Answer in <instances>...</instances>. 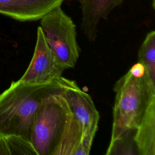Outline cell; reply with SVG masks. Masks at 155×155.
<instances>
[{"instance_id": "7", "label": "cell", "mask_w": 155, "mask_h": 155, "mask_svg": "<svg viewBox=\"0 0 155 155\" xmlns=\"http://www.w3.org/2000/svg\"><path fill=\"white\" fill-rule=\"evenodd\" d=\"M64 0H0V13L19 21L41 19Z\"/></svg>"}, {"instance_id": "4", "label": "cell", "mask_w": 155, "mask_h": 155, "mask_svg": "<svg viewBox=\"0 0 155 155\" xmlns=\"http://www.w3.org/2000/svg\"><path fill=\"white\" fill-rule=\"evenodd\" d=\"M45 39L66 69L74 68L79 57L76 27L71 18L58 5L41 19Z\"/></svg>"}, {"instance_id": "2", "label": "cell", "mask_w": 155, "mask_h": 155, "mask_svg": "<svg viewBox=\"0 0 155 155\" xmlns=\"http://www.w3.org/2000/svg\"><path fill=\"white\" fill-rule=\"evenodd\" d=\"M113 90L116 96L110 140L128 129L137 128L155 100V83L146 72L136 76L129 70L116 82Z\"/></svg>"}, {"instance_id": "10", "label": "cell", "mask_w": 155, "mask_h": 155, "mask_svg": "<svg viewBox=\"0 0 155 155\" xmlns=\"http://www.w3.org/2000/svg\"><path fill=\"white\" fill-rule=\"evenodd\" d=\"M0 155H38L30 142L21 136L0 135Z\"/></svg>"}, {"instance_id": "11", "label": "cell", "mask_w": 155, "mask_h": 155, "mask_svg": "<svg viewBox=\"0 0 155 155\" xmlns=\"http://www.w3.org/2000/svg\"><path fill=\"white\" fill-rule=\"evenodd\" d=\"M137 128L128 129L110 140L106 155H139L135 142Z\"/></svg>"}, {"instance_id": "6", "label": "cell", "mask_w": 155, "mask_h": 155, "mask_svg": "<svg viewBox=\"0 0 155 155\" xmlns=\"http://www.w3.org/2000/svg\"><path fill=\"white\" fill-rule=\"evenodd\" d=\"M62 95L72 116L81 125L84 136L94 139L98 129L100 116L91 96L70 80Z\"/></svg>"}, {"instance_id": "8", "label": "cell", "mask_w": 155, "mask_h": 155, "mask_svg": "<svg viewBox=\"0 0 155 155\" xmlns=\"http://www.w3.org/2000/svg\"><path fill=\"white\" fill-rule=\"evenodd\" d=\"M124 0H79L82 10L81 30L90 42L97 38V27L102 19H106Z\"/></svg>"}, {"instance_id": "12", "label": "cell", "mask_w": 155, "mask_h": 155, "mask_svg": "<svg viewBox=\"0 0 155 155\" xmlns=\"http://www.w3.org/2000/svg\"><path fill=\"white\" fill-rule=\"evenodd\" d=\"M138 62L145 67L150 79L155 83V31L149 32L138 52Z\"/></svg>"}, {"instance_id": "13", "label": "cell", "mask_w": 155, "mask_h": 155, "mask_svg": "<svg viewBox=\"0 0 155 155\" xmlns=\"http://www.w3.org/2000/svg\"><path fill=\"white\" fill-rule=\"evenodd\" d=\"M152 7L154 9L155 8V0H152Z\"/></svg>"}, {"instance_id": "9", "label": "cell", "mask_w": 155, "mask_h": 155, "mask_svg": "<svg viewBox=\"0 0 155 155\" xmlns=\"http://www.w3.org/2000/svg\"><path fill=\"white\" fill-rule=\"evenodd\" d=\"M134 139L139 155H155V100L137 128Z\"/></svg>"}, {"instance_id": "1", "label": "cell", "mask_w": 155, "mask_h": 155, "mask_svg": "<svg viewBox=\"0 0 155 155\" xmlns=\"http://www.w3.org/2000/svg\"><path fill=\"white\" fill-rule=\"evenodd\" d=\"M70 79L62 76L45 84H32L19 79L0 94V135L14 134L29 140L35 114L47 97L63 94Z\"/></svg>"}, {"instance_id": "5", "label": "cell", "mask_w": 155, "mask_h": 155, "mask_svg": "<svg viewBox=\"0 0 155 155\" xmlns=\"http://www.w3.org/2000/svg\"><path fill=\"white\" fill-rule=\"evenodd\" d=\"M65 69L47 43L41 26L38 27L32 59L19 80L32 84L48 83L61 78Z\"/></svg>"}, {"instance_id": "3", "label": "cell", "mask_w": 155, "mask_h": 155, "mask_svg": "<svg viewBox=\"0 0 155 155\" xmlns=\"http://www.w3.org/2000/svg\"><path fill=\"white\" fill-rule=\"evenodd\" d=\"M71 116L62 94L44 99L34 117L29 138L38 155H54Z\"/></svg>"}]
</instances>
